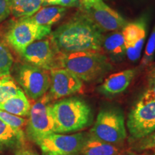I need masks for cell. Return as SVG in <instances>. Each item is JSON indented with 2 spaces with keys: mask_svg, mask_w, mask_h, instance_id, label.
I'll return each mask as SVG.
<instances>
[{
  "mask_svg": "<svg viewBox=\"0 0 155 155\" xmlns=\"http://www.w3.org/2000/svg\"><path fill=\"white\" fill-rule=\"evenodd\" d=\"M60 53L102 52L104 33L83 12H79L50 35Z\"/></svg>",
  "mask_w": 155,
  "mask_h": 155,
  "instance_id": "1",
  "label": "cell"
},
{
  "mask_svg": "<svg viewBox=\"0 0 155 155\" xmlns=\"http://www.w3.org/2000/svg\"><path fill=\"white\" fill-rule=\"evenodd\" d=\"M58 65L86 83L98 81L113 69L107 56L98 51L59 53Z\"/></svg>",
  "mask_w": 155,
  "mask_h": 155,
  "instance_id": "2",
  "label": "cell"
},
{
  "mask_svg": "<svg viewBox=\"0 0 155 155\" xmlns=\"http://www.w3.org/2000/svg\"><path fill=\"white\" fill-rule=\"evenodd\" d=\"M55 133L78 132L91 127L94 114L91 106L79 97H67L52 104Z\"/></svg>",
  "mask_w": 155,
  "mask_h": 155,
  "instance_id": "3",
  "label": "cell"
},
{
  "mask_svg": "<svg viewBox=\"0 0 155 155\" xmlns=\"http://www.w3.org/2000/svg\"><path fill=\"white\" fill-rule=\"evenodd\" d=\"M127 129L128 141L131 144L155 131V98L147 91L131 108Z\"/></svg>",
  "mask_w": 155,
  "mask_h": 155,
  "instance_id": "4",
  "label": "cell"
},
{
  "mask_svg": "<svg viewBox=\"0 0 155 155\" xmlns=\"http://www.w3.org/2000/svg\"><path fill=\"white\" fill-rule=\"evenodd\" d=\"M89 134L95 138L116 146L123 144L127 139V130L122 110L112 106L102 108Z\"/></svg>",
  "mask_w": 155,
  "mask_h": 155,
  "instance_id": "5",
  "label": "cell"
},
{
  "mask_svg": "<svg viewBox=\"0 0 155 155\" xmlns=\"http://www.w3.org/2000/svg\"><path fill=\"white\" fill-rule=\"evenodd\" d=\"M53 101L47 93L31 106L25 126V135L33 142L50 134L55 133V121L52 113Z\"/></svg>",
  "mask_w": 155,
  "mask_h": 155,
  "instance_id": "6",
  "label": "cell"
},
{
  "mask_svg": "<svg viewBox=\"0 0 155 155\" xmlns=\"http://www.w3.org/2000/svg\"><path fill=\"white\" fill-rule=\"evenodd\" d=\"M14 79L31 100H38L46 94L50 86V72L28 63L17 64L14 68Z\"/></svg>",
  "mask_w": 155,
  "mask_h": 155,
  "instance_id": "7",
  "label": "cell"
},
{
  "mask_svg": "<svg viewBox=\"0 0 155 155\" xmlns=\"http://www.w3.org/2000/svg\"><path fill=\"white\" fill-rule=\"evenodd\" d=\"M51 32V27L38 25L26 17H22L12 25L6 33L5 39L19 54L29 45L49 36Z\"/></svg>",
  "mask_w": 155,
  "mask_h": 155,
  "instance_id": "8",
  "label": "cell"
},
{
  "mask_svg": "<svg viewBox=\"0 0 155 155\" xmlns=\"http://www.w3.org/2000/svg\"><path fill=\"white\" fill-rule=\"evenodd\" d=\"M88 132L53 133L35 141L42 155H80Z\"/></svg>",
  "mask_w": 155,
  "mask_h": 155,
  "instance_id": "9",
  "label": "cell"
},
{
  "mask_svg": "<svg viewBox=\"0 0 155 155\" xmlns=\"http://www.w3.org/2000/svg\"><path fill=\"white\" fill-rule=\"evenodd\" d=\"M59 53L49 35L29 45L19 55L25 63L50 71L59 68Z\"/></svg>",
  "mask_w": 155,
  "mask_h": 155,
  "instance_id": "10",
  "label": "cell"
},
{
  "mask_svg": "<svg viewBox=\"0 0 155 155\" xmlns=\"http://www.w3.org/2000/svg\"><path fill=\"white\" fill-rule=\"evenodd\" d=\"M82 11L103 33L122 30L128 23L121 15L102 0L94 3L88 8L82 9Z\"/></svg>",
  "mask_w": 155,
  "mask_h": 155,
  "instance_id": "11",
  "label": "cell"
},
{
  "mask_svg": "<svg viewBox=\"0 0 155 155\" xmlns=\"http://www.w3.org/2000/svg\"><path fill=\"white\" fill-rule=\"evenodd\" d=\"M49 72L50 86L48 93L53 101L67 98L82 90L83 81L67 70L58 68Z\"/></svg>",
  "mask_w": 155,
  "mask_h": 155,
  "instance_id": "12",
  "label": "cell"
},
{
  "mask_svg": "<svg viewBox=\"0 0 155 155\" xmlns=\"http://www.w3.org/2000/svg\"><path fill=\"white\" fill-rule=\"evenodd\" d=\"M121 31L124 39L126 56L132 62L138 61L146 38V22L141 19L127 23Z\"/></svg>",
  "mask_w": 155,
  "mask_h": 155,
  "instance_id": "13",
  "label": "cell"
},
{
  "mask_svg": "<svg viewBox=\"0 0 155 155\" xmlns=\"http://www.w3.org/2000/svg\"><path fill=\"white\" fill-rule=\"evenodd\" d=\"M136 74L135 69H127L110 75L98 86V92L106 97L117 96L126 91Z\"/></svg>",
  "mask_w": 155,
  "mask_h": 155,
  "instance_id": "14",
  "label": "cell"
},
{
  "mask_svg": "<svg viewBox=\"0 0 155 155\" xmlns=\"http://www.w3.org/2000/svg\"><path fill=\"white\" fill-rule=\"evenodd\" d=\"M26 135L20 128H15L0 119V152L18 150L25 147Z\"/></svg>",
  "mask_w": 155,
  "mask_h": 155,
  "instance_id": "15",
  "label": "cell"
},
{
  "mask_svg": "<svg viewBox=\"0 0 155 155\" xmlns=\"http://www.w3.org/2000/svg\"><path fill=\"white\" fill-rule=\"evenodd\" d=\"M101 49L108 55L112 61H123L126 56V47L121 30L110 32L103 37Z\"/></svg>",
  "mask_w": 155,
  "mask_h": 155,
  "instance_id": "16",
  "label": "cell"
},
{
  "mask_svg": "<svg viewBox=\"0 0 155 155\" xmlns=\"http://www.w3.org/2000/svg\"><path fill=\"white\" fill-rule=\"evenodd\" d=\"M66 13V8L61 6L42 7L32 16L26 17L32 22L41 26L52 27L61 20Z\"/></svg>",
  "mask_w": 155,
  "mask_h": 155,
  "instance_id": "17",
  "label": "cell"
},
{
  "mask_svg": "<svg viewBox=\"0 0 155 155\" xmlns=\"http://www.w3.org/2000/svg\"><path fill=\"white\" fill-rule=\"evenodd\" d=\"M119 146L95 138L88 132L80 155H119Z\"/></svg>",
  "mask_w": 155,
  "mask_h": 155,
  "instance_id": "18",
  "label": "cell"
},
{
  "mask_svg": "<svg viewBox=\"0 0 155 155\" xmlns=\"http://www.w3.org/2000/svg\"><path fill=\"white\" fill-rule=\"evenodd\" d=\"M31 104L26 95L21 90L15 96L12 97L0 106V109L12 115L26 117L28 116Z\"/></svg>",
  "mask_w": 155,
  "mask_h": 155,
  "instance_id": "19",
  "label": "cell"
},
{
  "mask_svg": "<svg viewBox=\"0 0 155 155\" xmlns=\"http://www.w3.org/2000/svg\"><path fill=\"white\" fill-rule=\"evenodd\" d=\"M45 5V0H21L16 7L11 9V13L17 18L29 17Z\"/></svg>",
  "mask_w": 155,
  "mask_h": 155,
  "instance_id": "20",
  "label": "cell"
},
{
  "mask_svg": "<svg viewBox=\"0 0 155 155\" xmlns=\"http://www.w3.org/2000/svg\"><path fill=\"white\" fill-rule=\"evenodd\" d=\"M22 90L10 75L0 77V106Z\"/></svg>",
  "mask_w": 155,
  "mask_h": 155,
  "instance_id": "21",
  "label": "cell"
},
{
  "mask_svg": "<svg viewBox=\"0 0 155 155\" xmlns=\"http://www.w3.org/2000/svg\"><path fill=\"white\" fill-rule=\"evenodd\" d=\"M14 58L9 48L0 40V77L10 75Z\"/></svg>",
  "mask_w": 155,
  "mask_h": 155,
  "instance_id": "22",
  "label": "cell"
},
{
  "mask_svg": "<svg viewBox=\"0 0 155 155\" xmlns=\"http://www.w3.org/2000/svg\"><path fill=\"white\" fill-rule=\"evenodd\" d=\"M155 53V26L147 43L145 51L141 61V67L150 65L153 61Z\"/></svg>",
  "mask_w": 155,
  "mask_h": 155,
  "instance_id": "23",
  "label": "cell"
},
{
  "mask_svg": "<svg viewBox=\"0 0 155 155\" xmlns=\"http://www.w3.org/2000/svg\"><path fill=\"white\" fill-rule=\"evenodd\" d=\"M155 149V131L144 138L131 144V150L135 152L152 150Z\"/></svg>",
  "mask_w": 155,
  "mask_h": 155,
  "instance_id": "24",
  "label": "cell"
},
{
  "mask_svg": "<svg viewBox=\"0 0 155 155\" xmlns=\"http://www.w3.org/2000/svg\"><path fill=\"white\" fill-rule=\"evenodd\" d=\"M0 119L12 127L20 128V129L25 127L28 121V119L24 117L12 115L1 109H0Z\"/></svg>",
  "mask_w": 155,
  "mask_h": 155,
  "instance_id": "25",
  "label": "cell"
},
{
  "mask_svg": "<svg viewBox=\"0 0 155 155\" xmlns=\"http://www.w3.org/2000/svg\"><path fill=\"white\" fill-rule=\"evenodd\" d=\"M155 98V65L150 68L147 73V89Z\"/></svg>",
  "mask_w": 155,
  "mask_h": 155,
  "instance_id": "26",
  "label": "cell"
},
{
  "mask_svg": "<svg viewBox=\"0 0 155 155\" xmlns=\"http://www.w3.org/2000/svg\"><path fill=\"white\" fill-rule=\"evenodd\" d=\"M11 14L10 0H0V22Z\"/></svg>",
  "mask_w": 155,
  "mask_h": 155,
  "instance_id": "27",
  "label": "cell"
},
{
  "mask_svg": "<svg viewBox=\"0 0 155 155\" xmlns=\"http://www.w3.org/2000/svg\"><path fill=\"white\" fill-rule=\"evenodd\" d=\"M80 5V0H58V5L63 7H72Z\"/></svg>",
  "mask_w": 155,
  "mask_h": 155,
  "instance_id": "28",
  "label": "cell"
},
{
  "mask_svg": "<svg viewBox=\"0 0 155 155\" xmlns=\"http://www.w3.org/2000/svg\"><path fill=\"white\" fill-rule=\"evenodd\" d=\"M14 155H39V154L37 152H35V151L31 150V149L25 148L24 147H22V148L17 150L16 152H15Z\"/></svg>",
  "mask_w": 155,
  "mask_h": 155,
  "instance_id": "29",
  "label": "cell"
},
{
  "mask_svg": "<svg viewBox=\"0 0 155 155\" xmlns=\"http://www.w3.org/2000/svg\"><path fill=\"white\" fill-rule=\"evenodd\" d=\"M98 1L99 0H80V5L82 7V9H87Z\"/></svg>",
  "mask_w": 155,
  "mask_h": 155,
  "instance_id": "30",
  "label": "cell"
},
{
  "mask_svg": "<svg viewBox=\"0 0 155 155\" xmlns=\"http://www.w3.org/2000/svg\"><path fill=\"white\" fill-rule=\"evenodd\" d=\"M46 5H58V0H45Z\"/></svg>",
  "mask_w": 155,
  "mask_h": 155,
  "instance_id": "31",
  "label": "cell"
},
{
  "mask_svg": "<svg viewBox=\"0 0 155 155\" xmlns=\"http://www.w3.org/2000/svg\"><path fill=\"white\" fill-rule=\"evenodd\" d=\"M21 0H10V6H11V9L14 8L15 7L18 5Z\"/></svg>",
  "mask_w": 155,
  "mask_h": 155,
  "instance_id": "32",
  "label": "cell"
},
{
  "mask_svg": "<svg viewBox=\"0 0 155 155\" xmlns=\"http://www.w3.org/2000/svg\"><path fill=\"white\" fill-rule=\"evenodd\" d=\"M122 155H147V154H140L137 152H132V151H129V152H126L125 153H124Z\"/></svg>",
  "mask_w": 155,
  "mask_h": 155,
  "instance_id": "33",
  "label": "cell"
},
{
  "mask_svg": "<svg viewBox=\"0 0 155 155\" xmlns=\"http://www.w3.org/2000/svg\"><path fill=\"white\" fill-rule=\"evenodd\" d=\"M150 151H152V153H151L150 155H155V149H154V150H150Z\"/></svg>",
  "mask_w": 155,
  "mask_h": 155,
  "instance_id": "34",
  "label": "cell"
}]
</instances>
